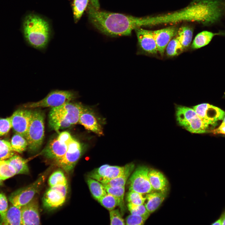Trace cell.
Instances as JSON below:
<instances>
[{"instance_id":"6da1fadb","label":"cell","mask_w":225,"mask_h":225,"mask_svg":"<svg viewBox=\"0 0 225 225\" xmlns=\"http://www.w3.org/2000/svg\"><path fill=\"white\" fill-rule=\"evenodd\" d=\"M89 8L88 17L91 23L101 32L109 36L130 35L132 30L148 25L147 18L101 11L91 5Z\"/></svg>"},{"instance_id":"7a4b0ae2","label":"cell","mask_w":225,"mask_h":225,"mask_svg":"<svg viewBox=\"0 0 225 225\" xmlns=\"http://www.w3.org/2000/svg\"><path fill=\"white\" fill-rule=\"evenodd\" d=\"M24 37L33 48H44L49 41L50 29L48 22L37 15L30 14L25 17L23 24Z\"/></svg>"},{"instance_id":"3957f363","label":"cell","mask_w":225,"mask_h":225,"mask_svg":"<svg viewBox=\"0 0 225 225\" xmlns=\"http://www.w3.org/2000/svg\"><path fill=\"white\" fill-rule=\"evenodd\" d=\"M84 107L80 102H69L51 108L48 114L49 128L58 131L77 124Z\"/></svg>"},{"instance_id":"277c9868","label":"cell","mask_w":225,"mask_h":225,"mask_svg":"<svg viewBox=\"0 0 225 225\" xmlns=\"http://www.w3.org/2000/svg\"><path fill=\"white\" fill-rule=\"evenodd\" d=\"M176 112L178 124L191 133L210 132V126H213L202 120L193 108L179 106L177 108Z\"/></svg>"},{"instance_id":"5b68a950","label":"cell","mask_w":225,"mask_h":225,"mask_svg":"<svg viewBox=\"0 0 225 225\" xmlns=\"http://www.w3.org/2000/svg\"><path fill=\"white\" fill-rule=\"evenodd\" d=\"M44 113L40 110H33L32 120L25 137L28 149L31 153L37 152L41 148L44 137Z\"/></svg>"},{"instance_id":"8992f818","label":"cell","mask_w":225,"mask_h":225,"mask_svg":"<svg viewBox=\"0 0 225 225\" xmlns=\"http://www.w3.org/2000/svg\"><path fill=\"white\" fill-rule=\"evenodd\" d=\"M48 173L46 172L43 173L33 182L12 192L8 197L10 202L12 205L19 208L28 203L41 190Z\"/></svg>"},{"instance_id":"52a82bcc","label":"cell","mask_w":225,"mask_h":225,"mask_svg":"<svg viewBox=\"0 0 225 225\" xmlns=\"http://www.w3.org/2000/svg\"><path fill=\"white\" fill-rule=\"evenodd\" d=\"M77 97L76 92L70 90H53L44 98L34 102L28 103L24 107L28 108L49 107L53 108L70 102Z\"/></svg>"},{"instance_id":"ba28073f","label":"cell","mask_w":225,"mask_h":225,"mask_svg":"<svg viewBox=\"0 0 225 225\" xmlns=\"http://www.w3.org/2000/svg\"><path fill=\"white\" fill-rule=\"evenodd\" d=\"M73 138L68 132H62L49 142L41 153L48 159L54 160L59 158L65 154Z\"/></svg>"},{"instance_id":"9c48e42d","label":"cell","mask_w":225,"mask_h":225,"mask_svg":"<svg viewBox=\"0 0 225 225\" xmlns=\"http://www.w3.org/2000/svg\"><path fill=\"white\" fill-rule=\"evenodd\" d=\"M83 150V145L73 138L65 154L61 158L54 160L53 162L67 173H70L81 158Z\"/></svg>"},{"instance_id":"30bf717a","label":"cell","mask_w":225,"mask_h":225,"mask_svg":"<svg viewBox=\"0 0 225 225\" xmlns=\"http://www.w3.org/2000/svg\"><path fill=\"white\" fill-rule=\"evenodd\" d=\"M68 185H58L50 187L42 197L43 207L52 210L62 206L65 203L68 193Z\"/></svg>"},{"instance_id":"8fae6325","label":"cell","mask_w":225,"mask_h":225,"mask_svg":"<svg viewBox=\"0 0 225 225\" xmlns=\"http://www.w3.org/2000/svg\"><path fill=\"white\" fill-rule=\"evenodd\" d=\"M149 170L148 168L145 166H140L135 169L128 180L129 191L142 194L152 192L153 190L148 176Z\"/></svg>"},{"instance_id":"7c38bea8","label":"cell","mask_w":225,"mask_h":225,"mask_svg":"<svg viewBox=\"0 0 225 225\" xmlns=\"http://www.w3.org/2000/svg\"><path fill=\"white\" fill-rule=\"evenodd\" d=\"M33 112V110L30 109H19L10 117L12 128L15 133L25 138L32 120Z\"/></svg>"},{"instance_id":"4fadbf2b","label":"cell","mask_w":225,"mask_h":225,"mask_svg":"<svg viewBox=\"0 0 225 225\" xmlns=\"http://www.w3.org/2000/svg\"><path fill=\"white\" fill-rule=\"evenodd\" d=\"M193 109L204 122L214 126L218 121L223 120L225 116L224 111L207 103L197 105Z\"/></svg>"},{"instance_id":"5bb4252c","label":"cell","mask_w":225,"mask_h":225,"mask_svg":"<svg viewBox=\"0 0 225 225\" xmlns=\"http://www.w3.org/2000/svg\"><path fill=\"white\" fill-rule=\"evenodd\" d=\"M139 50L142 52L155 54L158 52L153 31L138 28L135 29Z\"/></svg>"},{"instance_id":"9a60e30c","label":"cell","mask_w":225,"mask_h":225,"mask_svg":"<svg viewBox=\"0 0 225 225\" xmlns=\"http://www.w3.org/2000/svg\"><path fill=\"white\" fill-rule=\"evenodd\" d=\"M124 169V166L104 164L91 172L88 174V177L102 183L121 175L123 173Z\"/></svg>"},{"instance_id":"2e32d148","label":"cell","mask_w":225,"mask_h":225,"mask_svg":"<svg viewBox=\"0 0 225 225\" xmlns=\"http://www.w3.org/2000/svg\"><path fill=\"white\" fill-rule=\"evenodd\" d=\"M178 29L177 27L172 26L153 31L158 52L161 55H163L168 44L177 35Z\"/></svg>"},{"instance_id":"e0dca14e","label":"cell","mask_w":225,"mask_h":225,"mask_svg":"<svg viewBox=\"0 0 225 225\" xmlns=\"http://www.w3.org/2000/svg\"><path fill=\"white\" fill-rule=\"evenodd\" d=\"M22 225L40 224L39 207L34 198L21 208Z\"/></svg>"},{"instance_id":"ac0fdd59","label":"cell","mask_w":225,"mask_h":225,"mask_svg":"<svg viewBox=\"0 0 225 225\" xmlns=\"http://www.w3.org/2000/svg\"><path fill=\"white\" fill-rule=\"evenodd\" d=\"M78 123L87 130L99 136L103 135L102 128L92 110L84 107L79 118Z\"/></svg>"},{"instance_id":"d6986e66","label":"cell","mask_w":225,"mask_h":225,"mask_svg":"<svg viewBox=\"0 0 225 225\" xmlns=\"http://www.w3.org/2000/svg\"><path fill=\"white\" fill-rule=\"evenodd\" d=\"M148 176L151 186L153 190L166 192L167 190L168 182L161 172L155 169H149Z\"/></svg>"},{"instance_id":"ffe728a7","label":"cell","mask_w":225,"mask_h":225,"mask_svg":"<svg viewBox=\"0 0 225 225\" xmlns=\"http://www.w3.org/2000/svg\"><path fill=\"white\" fill-rule=\"evenodd\" d=\"M134 168V164L133 163L128 164L124 166V172L122 175L101 183L105 186L114 188L125 187L127 181Z\"/></svg>"},{"instance_id":"44dd1931","label":"cell","mask_w":225,"mask_h":225,"mask_svg":"<svg viewBox=\"0 0 225 225\" xmlns=\"http://www.w3.org/2000/svg\"><path fill=\"white\" fill-rule=\"evenodd\" d=\"M166 193L157 191L148 193L146 196L147 202L145 206L150 213L154 212L160 206L166 197Z\"/></svg>"},{"instance_id":"7402d4cb","label":"cell","mask_w":225,"mask_h":225,"mask_svg":"<svg viewBox=\"0 0 225 225\" xmlns=\"http://www.w3.org/2000/svg\"><path fill=\"white\" fill-rule=\"evenodd\" d=\"M0 224L22 225L21 208L12 204L8 208L4 218L0 222Z\"/></svg>"},{"instance_id":"603a6c76","label":"cell","mask_w":225,"mask_h":225,"mask_svg":"<svg viewBox=\"0 0 225 225\" xmlns=\"http://www.w3.org/2000/svg\"><path fill=\"white\" fill-rule=\"evenodd\" d=\"M7 160L14 168L16 174L28 175L29 174V171L27 164L28 160L16 155H14Z\"/></svg>"},{"instance_id":"cb8c5ba5","label":"cell","mask_w":225,"mask_h":225,"mask_svg":"<svg viewBox=\"0 0 225 225\" xmlns=\"http://www.w3.org/2000/svg\"><path fill=\"white\" fill-rule=\"evenodd\" d=\"M87 182L93 197L98 201L107 193L104 186L98 181L88 177Z\"/></svg>"},{"instance_id":"d4e9b609","label":"cell","mask_w":225,"mask_h":225,"mask_svg":"<svg viewBox=\"0 0 225 225\" xmlns=\"http://www.w3.org/2000/svg\"><path fill=\"white\" fill-rule=\"evenodd\" d=\"M219 33H214L208 31H203L198 33L194 38L191 47L194 49H197L208 44L213 38Z\"/></svg>"},{"instance_id":"484cf974","label":"cell","mask_w":225,"mask_h":225,"mask_svg":"<svg viewBox=\"0 0 225 225\" xmlns=\"http://www.w3.org/2000/svg\"><path fill=\"white\" fill-rule=\"evenodd\" d=\"M193 33L192 28L188 26H182L178 29L176 36L184 49L190 45Z\"/></svg>"},{"instance_id":"4316f807","label":"cell","mask_w":225,"mask_h":225,"mask_svg":"<svg viewBox=\"0 0 225 225\" xmlns=\"http://www.w3.org/2000/svg\"><path fill=\"white\" fill-rule=\"evenodd\" d=\"M48 182L50 187L68 185L63 170L61 168L55 171L48 178Z\"/></svg>"},{"instance_id":"83f0119b","label":"cell","mask_w":225,"mask_h":225,"mask_svg":"<svg viewBox=\"0 0 225 225\" xmlns=\"http://www.w3.org/2000/svg\"><path fill=\"white\" fill-rule=\"evenodd\" d=\"M10 143L15 152L22 153L28 148V143L25 138L18 134L15 133L12 137Z\"/></svg>"},{"instance_id":"f1b7e54d","label":"cell","mask_w":225,"mask_h":225,"mask_svg":"<svg viewBox=\"0 0 225 225\" xmlns=\"http://www.w3.org/2000/svg\"><path fill=\"white\" fill-rule=\"evenodd\" d=\"M184 49L176 36L169 42L165 49L166 54L168 56L173 57L180 54Z\"/></svg>"},{"instance_id":"f546056e","label":"cell","mask_w":225,"mask_h":225,"mask_svg":"<svg viewBox=\"0 0 225 225\" xmlns=\"http://www.w3.org/2000/svg\"><path fill=\"white\" fill-rule=\"evenodd\" d=\"M16 174L14 168L7 159L0 160V178L2 180H5Z\"/></svg>"},{"instance_id":"4dcf8cb0","label":"cell","mask_w":225,"mask_h":225,"mask_svg":"<svg viewBox=\"0 0 225 225\" xmlns=\"http://www.w3.org/2000/svg\"><path fill=\"white\" fill-rule=\"evenodd\" d=\"M90 0H73V12L74 18L78 22L81 17Z\"/></svg>"},{"instance_id":"1f68e13d","label":"cell","mask_w":225,"mask_h":225,"mask_svg":"<svg viewBox=\"0 0 225 225\" xmlns=\"http://www.w3.org/2000/svg\"><path fill=\"white\" fill-rule=\"evenodd\" d=\"M98 201L102 206L109 211L119 205L118 200L113 195L108 193Z\"/></svg>"},{"instance_id":"d6a6232c","label":"cell","mask_w":225,"mask_h":225,"mask_svg":"<svg viewBox=\"0 0 225 225\" xmlns=\"http://www.w3.org/2000/svg\"><path fill=\"white\" fill-rule=\"evenodd\" d=\"M10 143L8 141L0 139V160L7 159L14 155Z\"/></svg>"},{"instance_id":"836d02e7","label":"cell","mask_w":225,"mask_h":225,"mask_svg":"<svg viewBox=\"0 0 225 225\" xmlns=\"http://www.w3.org/2000/svg\"><path fill=\"white\" fill-rule=\"evenodd\" d=\"M107 193L111 194L115 197L119 201V205L122 211L124 210V197L125 187L114 188L105 186Z\"/></svg>"},{"instance_id":"e575fe53","label":"cell","mask_w":225,"mask_h":225,"mask_svg":"<svg viewBox=\"0 0 225 225\" xmlns=\"http://www.w3.org/2000/svg\"><path fill=\"white\" fill-rule=\"evenodd\" d=\"M142 194L132 191H129L127 194L126 199L128 203L136 205L143 204L146 198Z\"/></svg>"},{"instance_id":"d590c367","label":"cell","mask_w":225,"mask_h":225,"mask_svg":"<svg viewBox=\"0 0 225 225\" xmlns=\"http://www.w3.org/2000/svg\"><path fill=\"white\" fill-rule=\"evenodd\" d=\"M128 207L131 214L142 216L148 218L150 213L147 210L143 204L136 205L128 203Z\"/></svg>"},{"instance_id":"8d00e7d4","label":"cell","mask_w":225,"mask_h":225,"mask_svg":"<svg viewBox=\"0 0 225 225\" xmlns=\"http://www.w3.org/2000/svg\"><path fill=\"white\" fill-rule=\"evenodd\" d=\"M111 225H125L124 220L122 218L118 209H113L110 211Z\"/></svg>"},{"instance_id":"74e56055","label":"cell","mask_w":225,"mask_h":225,"mask_svg":"<svg viewBox=\"0 0 225 225\" xmlns=\"http://www.w3.org/2000/svg\"><path fill=\"white\" fill-rule=\"evenodd\" d=\"M148 218L142 216L131 214L127 217L126 224L127 225H142Z\"/></svg>"},{"instance_id":"f35d334b","label":"cell","mask_w":225,"mask_h":225,"mask_svg":"<svg viewBox=\"0 0 225 225\" xmlns=\"http://www.w3.org/2000/svg\"><path fill=\"white\" fill-rule=\"evenodd\" d=\"M12 128L10 117L0 118V137L7 134Z\"/></svg>"},{"instance_id":"ab89813d","label":"cell","mask_w":225,"mask_h":225,"mask_svg":"<svg viewBox=\"0 0 225 225\" xmlns=\"http://www.w3.org/2000/svg\"><path fill=\"white\" fill-rule=\"evenodd\" d=\"M7 198L3 193H0V222L5 218L8 209Z\"/></svg>"},{"instance_id":"60d3db41","label":"cell","mask_w":225,"mask_h":225,"mask_svg":"<svg viewBox=\"0 0 225 225\" xmlns=\"http://www.w3.org/2000/svg\"><path fill=\"white\" fill-rule=\"evenodd\" d=\"M211 132L214 134H225V124L222 123L218 128L212 130Z\"/></svg>"},{"instance_id":"b9f144b4","label":"cell","mask_w":225,"mask_h":225,"mask_svg":"<svg viewBox=\"0 0 225 225\" xmlns=\"http://www.w3.org/2000/svg\"><path fill=\"white\" fill-rule=\"evenodd\" d=\"M91 5L97 9H99V4L98 0H90Z\"/></svg>"},{"instance_id":"7bdbcfd3","label":"cell","mask_w":225,"mask_h":225,"mask_svg":"<svg viewBox=\"0 0 225 225\" xmlns=\"http://www.w3.org/2000/svg\"><path fill=\"white\" fill-rule=\"evenodd\" d=\"M220 218L221 219L222 225H225V209L222 211Z\"/></svg>"},{"instance_id":"ee69618b","label":"cell","mask_w":225,"mask_h":225,"mask_svg":"<svg viewBox=\"0 0 225 225\" xmlns=\"http://www.w3.org/2000/svg\"><path fill=\"white\" fill-rule=\"evenodd\" d=\"M211 224L213 225H222L221 219L219 217L218 219L216 220L214 222H212Z\"/></svg>"},{"instance_id":"f6af8a7d","label":"cell","mask_w":225,"mask_h":225,"mask_svg":"<svg viewBox=\"0 0 225 225\" xmlns=\"http://www.w3.org/2000/svg\"><path fill=\"white\" fill-rule=\"evenodd\" d=\"M3 181L0 178V186H2L3 184Z\"/></svg>"},{"instance_id":"bcb514c9","label":"cell","mask_w":225,"mask_h":225,"mask_svg":"<svg viewBox=\"0 0 225 225\" xmlns=\"http://www.w3.org/2000/svg\"><path fill=\"white\" fill-rule=\"evenodd\" d=\"M223 121H222V123L225 124V117H224V118H223Z\"/></svg>"}]
</instances>
